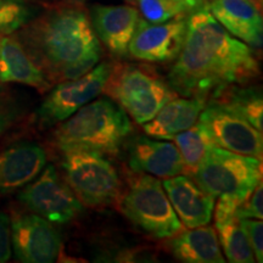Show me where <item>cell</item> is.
<instances>
[{"mask_svg": "<svg viewBox=\"0 0 263 263\" xmlns=\"http://www.w3.org/2000/svg\"><path fill=\"white\" fill-rule=\"evenodd\" d=\"M259 65L252 49L233 37L209 8L186 20L182 50L171 68V88L184 97L207 99L230 84L257 78Z\"/></svg>", "mask_w": 263, "mask_h": 263, "instance_id": "6da1fadb", "label": "cell"}, {"mask_svg": "<svg viewBox=\"0 0 263 263\" xmlns=\"http://www.w3.org/2000/svg\"><path fill=\"white\" fill-rule=\"evenodd\" d=\"M24 43L50 84L81 77L101 58L89 17L74 6L52 9L35 20L24 32Z\"/></svg>", "mask_w": 263, "mask_h": 263, "instance_id": "7a4b0ae2", "label": "cell"}, {"mask_svg": "<svg viewBox=\"0 0 263 263\" xmlns=\"http://www.w3.org/2000/svg\"><path fill=\"white\" fill-rule=\"evenodd\" d=\"M130 132L126 111L114 101L98 99L59 124L54 132V143L61 151L83 149L114 155Z\"/></svg>", "mask_w": 263, "mask_h": 263, "instance_id": "3957f363", "label": "cell"}, {"mask_svg": "<svg viewBox=\"0 0 263 263\" xmlns=\"http://www.w3.org/2000/svg\"><path fill=\"white\" fill-rule=\"evenodd\" d=\"M261 160L213 145L192 176L215 199L230 197L242 203L262 180Z\"/></svg>", "mask_w": 263, "mask_h": 263, "instance_id": "277c9868", "label": "cell"}, {"mask_svg": "<svg viewBox=\"0 0 263 263\" xmlns=\"http://www.w3.org/2000/svg\"><path fill=\"white\" fill-rule=\"evenodd\" d=\"M127 189L118 195V209L129 221L155 238H172L183 226L161 182L150 174L134 172Z\"/></svg>", "mask_w": 263, "mask_h": 263, "instance_id": "5b68a950", "label": "cell"}, {"mask_svg": "<svg viewBox=\"0 0 263 263\" xmlns=\"http://www.w3.org/2000/svg\"><path fill=\"white\" fill-rule=\"evenodd\" d=\"M62 153L61 166L66 183L81 203L88 207H104L117 200L121 179L103 154L83 149Z\"/></svg>", "mask_w": 263, "mask_h": 263, "instance_id": "8992f818", "label": "cell"}, {"mask_svg": "<svg viewBox=\"0 0 263 263\" xmlns=\"http://www.w3.org/2000/svg\"><path fill=\"white\" fill-rule=\"evenodd\" d=\"M103 91L140 124L153 120L163 105L177 98L170 85L134 66L112 65Z\"/></svg>", "mask_w": 263, "mask_h": 263, "instance_id": "52a82bcc", "label": "cell"}, {"mask_svg": "<svg viewBox=\"0 0 263 263\" xmlns=\"http://www.w3.org/2000/svg\"><path fill=\"white\" fill-rule=\"evenodd\" d=\"M18 201L32 213L58 224L71 222L83 210L80 200L64 183L52 164L44 167L32 182L22 188Z\"/></svg>", "mask_w": 263, "mask_h": 263, "instance_id": "ba28073f", "label": "cell"}, {"mask_svg": "<svg viewBox=\"0 0 263 263\" xmlns=\"http://www.w3.org/2000/svg\"><path fill=\"white\" fill-rule=\"evenodd\" d=\"M112 65L103 62L74 80L58 83L37 110L38 123L50 127L65 121L104 90Z\"/></svg>", "mask_w": 263, "mask_h": 263, "instance_id": "9c48e42d", "label": "cell"}, {"mask_svg": "<svg viewBox=\"0 0 263 263\" xmlns=\"http://www.w3.org/2000/svg\"><path fill=\"white\" fill-rule=\"evenodd\" d=\"M199 118L209 130L215 145L241 155L262 159V132L256 129L235 111L210 101Z\"/></svg>", "mask_w": 263, "mask_h": 263, "instance_id": "30bf717a", "label": "cell"}, {"mask_svg": "<svg viewBox=\"0 0 263 263\" xmlns=\"http://www.w3.org/2000/svg\"><path fill=\"white\" fill-rule=\"evenodd\" d=\"M11 222V246L18 261L50 263L58 258L61 236L51 222L35 213H16Z\"/></svg>", "mask_w": 263, "mask_h": 263, "instance_id": "8fae6325", "label": "cell"}, {"mask_svg": "<svg viewBox=\"0 0 263 263\" xmlns=\"http://www.w3.org/2000/svg\"><path fill=\"white\" fill-rule=\"evenodd\" d=\"M185 34L186 18L184 15L161 24H151L139 18L128 45V52L138 60L147 62L176 60L182 50Z\"/></svg>", "mask_w": 263, "mask_h": 263, "instance_id": "7c38bea8", "label": "cell"}, {"mask_svg": "<svg viewBox=\"0 0 263 263\" xmlns=\"http://www.w3.org/2000/svg\"><path fill=\"white\" fill-rule=\"evenodd\" d=\"M47 164V153L38 144L21 141L0 151V196L22 189Z\"/></svg>", "mask_w": 263, "mask_h": 263, "instance_id": "4fadbf2b", "label": "cell"}, {"mask_svg": "<svg viewBox=\"0 0 263 263\" xmlns=\"http://www.w3.org/2000/svg\"><path fill=\"white\" fill-rule=\"evenodd\" d=\"M163 189L174 212L186 228L210 224L212 219L215 197L188 176L164 178Z\"/></svg>", "mask_w": 263, "mask_h": 263, "instance_id": "5bb4252c", "label": "cell"}, {"mask_svg": "<svg viewBox=\"0 0 263 263\" xmlns=\"http://www.w3.org/2000/svg\"><path fill=\"white\" fill-rule=\"evenodd\" d=\"M207 6L230 34L250 47H262L263 22L257 0H210Z\"/></svg>", "mask_w": 263, "mask_h": 263, "instance_id": "9a60e30c", "label": "cell"}, {"mask_svg": "<svg viewBox=\"0 0 263 263\" xmlns=\"http://www.w3.org/2000/svg\"><path fill=\"white\" fill-rule=\"evenodd\" d=\"M91 20L98 39L111 54L126 57L139 21L138 9L129 5H99L91 10Z\"/></svg>", "mask_w": 263, "mask_h": 263, "instance_id": "2e32d148", "label": "cell"}, {"mask_svg": "<svg viewBox=\"0 0 263 263\" xmlns=\"http://www.w3.org/2000/svg\"><path fill=\"white\" fill-rule=\"evenodd\" d=\"M128 161L133 172H141L159 178H170L185 172L176 144L138 137L128 147Z\"/></svg>", "mask_w": 263, "mask_h": 263, "instance_id": "e0dca14e", "label": "cell"}, {"mask_svg": "<svg viewBox=\"0 0 263 263\" xmlns=\"http://www.w3.org/2000/svg\"><path fill=\"white\" fill-rule=\"evenodd\" d=\"M0 81L2 83H20L45 91L50 83L44 72L33 61L17 38L0 37Z\"/></svg>", "mask_w": 263, "mask_h": 263, "instance_id": "ac0fdd59", "label": "cell"}, {"mask_svg": "<svg viewBox=\"0 0 263 263\" xmlns=\"http://www.w3.org/2000/svg\"><path fill=\"white\" fill-rule=\"evenodd\" d=\"M206 104L207 99L201 97L174 98L161 107L153 120L144 123V132L159 139H172L197 122Z\"/></svg>", "mask_w": 263, "mask_h": 263, "instance_id": "d6986e66", "label": "cell"}, {"mask_svg": "<svg viewBox=\"0 0 263 263\" xmlns=\"http://www.w3.org/2000/svg\"><path fill=\"white\" fill-rule=\"evenodd\" d=\"M170 241L173 256L188 263H223L226 262L221 251L216 229L209 226L189 228L177 233Z\"/></svg>", "mask_w": 263, "mask_h": 263, "instance_id": "ffe728a7", "label": "cell"}, {"mask_svg": "<svg viewBox=\"0 0 263 263\" xmlns=\"http://www.w3.org/2000/svg\"><path fill=\"white\" fill-rule=\"evenodd\" d=\"M212 101L235 111L256 129L263 130V101L259 91L227 87L213 95Z\"/></svg>", "mask_w": 263, "mask_h": 263, "instance_id": "44dd1931", "label": "cell"}, {"mask_svg": "<svg viewBox=\"0 0 263 263\" xmlns=\"http://www.w3.org/2000/svg\"><path fill=\"white\" fill-rule=\"evenodd\" d=\"M182 156L185 172L193 174L205 157L206 153L215 145L206 127L200 122L172 138Z\"/></svg>", "mask_w": 263, "mask_h": 263, "instance_id": "7402d4cb", "label": "cell"}, {"mask_svg": "<svg viewBox=\"0 0 263 263\" xmlns=\"http://www.w3.org/2000/svg\"><path fill=\"white\" fill-rule=\"evenodd\" d=\"M215 228L218 233L219 244H221L226 257L233 263H252L255 256L252 252L245 230L240 224L239 218L223 219L215 222Z\"/></svg>", "mask_w": 263, "mask_h": 263, "instance_id": "603a6c76", "label": "cell"}, {"mask_svg": "<svg viewBox=\"0 0 263 263\" xmlns=\"http://www.w3.org/2000/svg\"><path fill=\"white\" fill-rule=\"evenodd\" d=\"M138 11L151 24H161L177 16L185 15L182 6L176 0H133Z\"/></svg>", "mask_w": 263, "mask_h": 263, "instance_id": "cb8c5ba5", "label": "cell"}, {"mask_svg": "<svg viewBox=\"0 0 263 263\" xmlns=\"http://www.w3.org/2000/svg\"><path fill=\"white\" fill-rule=\"evenodd\" d=\"M29 10L22 0H0V35H8L22 27Z\"/></svg>", "mask_w": 263, "mask_h": 263, "instance_id": "d4e9b609", "label": "cell"}, {"mask_svg": "<svg viewBox=\"0 0 263 263\" xmlns=\"http://www.w3.org/2000/svg\"><path fill=\"white\" fill-rule=\"evenodd\" d=\"M242 229L245 230L255 258L258 262L263 261V224L261 219L241 218L239 219Z\"/></svg>", "mask_w": 263, "mask_h": 263, "instance_id": "484cf974", "label": "cell"}, {"mask_svg": "<svg viewBox=\"0 0 263 263\" xmlns=\"http://www.w3.org/2000/svg\"><path fill=\"white\" fill-rule=\"evenodd\" d=\"M262 200H263V188H262V180L257 184V186L254 189L248 199L245 200L241 205H239L236 209L235 216L236 218H256L262 219Z\"/></svg>", "mask_w": 263, "mask_h": 263, "instance_id": "4316f807", "label": "cell"}, {"mask_svg": "<svg viewBox=\"0 0 263 263\" xmlns=\"http://www.w3.org/2000/svg\"><path fill=\"white\" fill-rule=\"evenodd\" d=\"M11 222L5 212L0 211V263L11 258Z\"/></svg>", "mask_w": 263, "mask_h": 263, "instance_id": "83f0119b", "label": "cell"}, {"mask_svg": "<svg viewBox=\"0 0 263 263\" xmlns=\"http://www.w3.org/2000/svg\"><path fill=\"white\" fill-rule=\"evenodd\" d=\"M16 116L17 111L12 105L0 103V137L14 123Z\"/></svg>", "mask_w": 263, "mask_h": 263, "instance_id": "f1b7e54d", "label": "cell"}, {"mask_svg": "<svg viewBox=\"0 0 263 263\" xmlns=\"http://www.w3.org/2000/svg\"><path fill=\"white\" fill-rule=\"evenodd\" d=\"M176 2L182 6L185 14H188V12L192 14V12H195L197 10L209 8L206 0H176Z\"/></svg>", "mask_w": 263, "mask_h": 263, "instance_id": "f546056e", "label": "cell"}, {"mask_svg": "<svg viewBox=\"0 0 263 263\" xmlns=\"http://www.w3.org/2000/svg\"><path fill=\"white\" fill-rule=\"evenodd\" d=\"M0 37H2V35H0ZM0 88H2V81H0Z\"/></svg>", "mask_w": 263, "mask_h": 263, "instance_id": "4dcf8cb0", "label": "cell"}, {"mask_svg": "<svg viewBox=\"0 0 263 263\" xmlns=\"http://www.w3.org/2000/svg\"><path fill=\"white\" fill-rule=\"evenodd\" d=\"M206 2H207V3H209V2H210V0H206Z\"/></svg>", "mask_w": 263, "mask_h": 263, "instance_id": "1f68e13d", "label": "cell"}]
</instances>
